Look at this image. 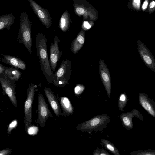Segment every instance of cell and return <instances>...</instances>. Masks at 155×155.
<instances>
[{"mask_svg":"<svg viewBox=\"0 0 155 155\" xmlns=\"http://www.w3.org/2000/svg\"><path fill=\"white\" fill-rule=\"evenodd\" d=\"M137 50L145 65L155 72V60L154 56L146 45L140 40L137 41Z\"/></svg>","mask_w":155,"mask_h":155,"instance_id":"obj_9","label":"cell"},{"mask_svg":"<svg viewBox=\"0 0 155 155\" xmlns=\"http://www.w3.org/2000/svg\"><path fill=\"white\" fill-rule=\"evenodd\" d=\"M60 39L56 35L54 39V43L51 42L50 48L49 62L51 69L53 71H54L58 62L60 60L62 55V51H60L58 45Z\"/></svg>","mask_w":155,"mask_h":155,"instance_id":"obj_11","label":"cell"},{"mask_svg":"<svg viewBox=\"0 0 155 155\" xmlns=\"http://www.w3.org/2000/svg\"><path fill=\"white\" fill-rule=\"evenodd\" d=\"M49 117H53L43 95L39 92L38 97L37 122L41 127H43Z\"/></svg>","mask_w":155,"mask_h":155,"instance_id":"obj_6","label":"cell"},{"mask_svg":"<svg viewBox=\"0 0 155 155\" xmlns=\"http://www.w3.org/2000/svg\"><path fill=\"white\" fill-rule=\"evenodd\" d=\"M73 6L75 14L82 16L83 20H95L97 18V13L91 5L85 0H73Z\"/></svg>","mask_w":155,"mask_h":155,"instance_id":"obj_5","label":"cell"},{"mask_svg":"<svg viewBox=\"0 0 155 155\" xmlns=\"http://www.w3.org/2000/svg\"><path fill=\"white\" fill-rule=\"evenodd\" d=\"M60 103L63 111L61 115L66 117L73 114L74 108L69 100L67 97H61L60 100Z\"/></svg>","mask_w":155,"mask_h":155,"instance_id":"obj_17","label":"cell"},{"mask_svg":"<svg viewBox=\"0 0 155 155\" xmlns=\"http://www.w3.org/2000/svg\"><path fill=\"white\" fill-rule=\"evenodd\" d=\"M0 82L2 88L9 97L12 104L15 107L17 106V101L14 89L9 82L7 80L1 78Z\"/></svg>","mask_w":155,"mask_h":155,"instance_id":"obj_16","label":"cell"},{"mask_svg":"<svg viewBox=\"0 0 155 155\" xmlns=\"http://www.w3.org/2000/svg\"><path fill=\"white\" fill-rule=\"evenodd\" d=\"M155 2L154 1H152L150 4L149 6V10L150 12H152L155 9Z\"/></svg>","mask_w":155,"mask_h":155,"instance_id":"obj_30","label":"cell"},{"mask_svg":"<svg viewBox=\"0 0 155 155\" xmlns=\"http://www.w3.org/2000/svg\"></svg>","mask_w":155,"mask_h":155,"instance_id":"obj_34","label":"cell"},{"mask_svg":"<svg viewBox=\"0 0 155 155\" xmlns=\"http://www.w3.org/2000/svg\"><path fill=\"white\" fill-rule=\"evenodd\" d=\"M5 73L10 79L13 80H18L21 75V74L19 71L13 68H10L6 70L5 71Z\"/></svg>","mask_w":155,"mask_h":155,"instance_id":"obj_22","label":"cell"},{"mask_svg":"<svg viewBox=\"0 0 155 155\" xmlns=\"http://www.w3.org/2000/svg\"><path fill=\"white\" fill-rule=\"evenodd\" d=\"M35 87V85L33 84H31L28 89L27 97L25 103L24 107V121L26 129L31 125L32 107Z\"/></svg>","mask_w":155,"mask_h":155,"instance_id":"obj_7","label":"cell"},{"mask_svg":"<svg viewBox=\"0 0 155 155\" xmlns=\"http://www.w3.org/2000/svg\"><path fill=\"white\" fill-rule=\"evenodd\" d=\"M128 100L127 95L124 93L120 94L118 100V105L119 111H124V108L127 104Z\"/></svg>","mask_w":155,"mask_h":155,"instance_id":"obj_23","label":"cell"},{"mask_svg":"<svg viewBox=\"0 0 155 155\" xmlns=\"http://www.w3.org/2000/svg\"><path fill=\"white\" fill-rule=\"evenodd\" d=\"M17 121L15 120H14L13 121L10 123L8 129V134L10 133L12 129L15 128V127L17 126Z\"/></svg>","mask_w":155,"mask_h":155,"instance_id":"obj_29","label":"cell"},{"mask_svg":"<svg viewBox=\"0 0 155 155\" xmlns=\"http://www.w3.org/2000/svg\"><path fill=\"white\" fill-rule=\"evenodd\" d=\"M135 117L142 121L144 120L143 116L137 109H134L130 111L123 113L119 116L123 127L129 130L133 128V118Z\"/></svg>","mask_w":155,"mask_h":155,"instance_id":"obj_12","label":"cell"},{"mask_svg":"<svg viewBox=\"0 0 155 155\" xmlns=\"http://www.w3.org/2000/svg\"><path fill=\"white\" fill-rule=\"evenodd\" d=\"M101 143L103 147L107 149L115 155H120L118 149L110 141L105 139L101 138Z\"/></svg>","mask_w":155,"mask_h":155,"instance_id":"obj_21","label":"cell"},{"mask_svg":"<svg viewBox=\"0 0 155 155\" xmlns=\"http://www.w3.org/2000/svg\"><path fill=\"white\" fill-rule=\"evenodd\" d=\"M28 1L32 9L42 23L46 28L50 27L52 21L48 11L41 7L34 0Z\"/></svg>","mask_w":155,"mask_h":155,"instance_id":"obj_8","label":"cell"},{"mask_svg":"<svg viewBox=\"0 0 155 155\" xmlns=\"http://www.w3.org/2000/svg\"><path fill=\"white\" fill-rule=\"evenodd\" d=\"M85 30L81 29L71 45V50L74 54L78 53L84 45L85 40Z\"/></svg>","mask_w":155,"mask_h":155,"instance_id":"obj_15","label":"cell"},{"mask_svg":"<svg viewBox=\"0 0 155 155\" xmlns=\"http://www.w3.org/2000/svg\"><path fill=\"white\" fill-rule=\"evenodd\" d=\"M71 73L70 60L68 59L63 60L58 70L54 74L53 84L57 87H64L68 83Z\"/></svg>","mask_w":155,"mask_h":155,"instance_id":"obj_4","label":"cell"},{"mask_svg":"<svg viewBox=\"0 0 155 155\" xmlns=\"http://www.w3.org/2000/svg\"><path fill=\"white\" fill-rule=\"evenodd\" d=\"M99 72L101 79L109 98L110 97L111 85L109 71L104 61L100 59Z\"/></svg>","mask_w":155,"mask_h":155,"instance_id":"obj_10","label":"cell"},{"mask_svg":"<svg viewBox=\"0 0 155 155\" xmlns=\"http://www.w3.org/2000/svg\"><path fill=\"white\" fill-rule=\"evenodd\" d=\"M5 69L0 64V73H2L4 70Z\"/></svg>","mask_w":155,"mask_h":155,"instance_id":"obj_33","label":"cell"},{"mask_svg":"<svg viewBox=\"0 0 155 155\" xmlns=\"http://www.w3.org/2000/svg\"><path fill=\"white\" fill-rule=\"evenodd\" d=\"M148 4V0H145L142 5V8L143 10H144L147 8Z\"/></svg>","mask_w":155,"mask_h":155,"instance_id":"obj_32","label":"cell"},{"mask_svg":"<svg viewBox=\"0 0 155 155\" xmlns=\"http://www.w3.org/2000/svg\"><path fill=\"white\" fill-rule=\"evenodd\" d=\"M44 90L46 96L54 113L57 116H60L61 114V109L57 97L50 88L45 87Z\"/></svg>","mask_w":155,"mask_h":155,"instance_id":"obj_14","label":"cell"},{"mask_svg":"<svg viewBox=\"0 0 155 155\" xmlns=\"http://www.w3.org/2000/svg\"><path fill=\"white\" fill-rule=\"evenodd\" d=\"M85 87L81 84H78L74 88V93L76 95L81 94L85 89Z\"/></svg>","mask_w":155,"mask_h":155,"instance_id":"obj_26","label":"cell"},{"mask_svg":"<svg viewBox=\"0 0 155 155\" xmlns=\"http://www.w3.org/2000/svg\"><path fill=\"white\" fill-rule=\"evenodd\" d=\"M15 20V17L12 13L0 16V30L5 28L9 29Z\"/></svg>","mask_w":155,"mask_h":155,"instance_id":"obj_18","label":"cell"},{"mask_svg":"<svg viewBox=\"0 0 155 155\" xmlns=\"http://www.w3.org/2000/svg\"><path fill=\"white\" fill-rule=\"evenodd\" d=\"M93 155H110L104 148H99L97 147L93 153Z\"/></svg>","mask_w":155,"mask_h":155,"instance_id":"obj_25","label":"cell"},{"mask_svg":"<svg viewBox=\"0 0 155 155\" xmlns=\"http://www.w3.org/2000/svg\"><path fill=\"white\" fill-rule=\"evenodd\" d=\"M141 0H133L132 5L134 8L136 10H139L140 8Z\"/></svg>","mask_w":155,"mask_h":155,"instance_id":"obj_28","label":"cell"},{"mask_svg":"<svg viewBox=\"0 0 155 155\" xmlns=\"http://www.w3.org/2000/svg\"><path fill=\"white\" fill-rule=\"evenodd\" d=\"M94 23L92 21H84L82 23L81 29L85 31L90 29L93 25Z\"/></svg>","mask_w":155,"mask_h":155,"instance_id":"obj_27","label":"cell"},{"mask_svg":"<svg viewBox=\"0 0 155 155\" xmlns=\"http://www.w3.org/2000/svg\"><path fill=\"white\" fill-rule=\"evenodd\" d=\"M46 35L39 33L36 38L35 45L37 54L39 57L42 71L48 84H52L54 81V74L51 69L48 55Z\"/></svg>","mask_w":155,"mask_h":155,"instance_id":"obj_1","label":"cell"},{"mask_svg":"<svg viewBox=\"0 0 155 155\" xmlns=\"http://www.w3.org/2000/svg\"><path fill=\"white\" fill-rule=\"evenodd\" d=\"M4 57L6 61L9 64L23 70L26 69L25 64L20 59L15 57L8 55H5Z\"/></svg>","mask_w":155,"mask_h":155,"instance_id":"obj_20","label":"cell"},{"mask_svg":"<svg viewBox=\"0 0 155 155\" xmlns=\"http://www.w3.org/2000/svg\"><path fill=\"white\" fill-rule=\"evenodd\" d=\"M19 36L22 43L28 52L32 53V41L31 33V24L26 12L21 13L20 16Z\"/></svg>","mask_w":155,"mask_h":155,"instance_id":"obj_3","label":"cell"},{"mask_svg":"<svg viewBox=\"0 0 155 155\" xmlns=\"http://www.w3.org/2000/svg\"><path fill=\"white\" fill-rule=\"evenodd\" d=\"M71 23V18L69 13L66 10L62 14L60 20L59 27L64 32L68 29Z\"/></svg>","mask_w":155,"mask_h":155,"instance_id":"obj_19","label":"cell"},{"mask_svg":"<svg viewBox=\"0 0 155 155\" xmlns=\"http://www.w3.org/2000/svg\"><path fill=\"white\" fill-rule=\"evenodd\" d=\"M110 121V117L107 114H98L88 120L78 124L76 129L82 133L102 131L107 127Z\"/></svg>","mask_w":155,"mask_h":155,"instance_id":"obj_2","label":"cell"},{"mask_svg":"<svg viewBox=\"0 0 155 155\" xmlns=\"http://www.w3.org/2000/svg\"><path fill=\"white\" fill-rule=\"evenodd\" d=\"M10 152L9 149H6L0 150V155H6Z\"/></svg>","mask_w":155,"mask_h":155,"instance_id":"obj_31","label":"cell"},{"mask_svg":"<svg viewBox=\"0 0 155 155\" xmlns=\"http://www.w3.org/2000/svg\"><path fill=\"white\" fill-rule=\"evenodd\" d=\"M131 155H155V150H140L130 153Z\"/></svg>","mask_w":155,"mask_h":155,"instance_id":"obj_24","label":"cell"},{"mask_svg":"<svg viewBox=\"0 0 155 155\" xmlns=\"http://www.w3.org/2000/svg\"><path fill=\"white\" fill-rule=\"evenodd\" d=\"M138 100L140 105L151 115L155 117V102L148 96L143 92L138 94Z\"/></svg>","mask_w":155,"mask_h":155,"instance_id":"obj_13","label":"cell"}]
</instances>
